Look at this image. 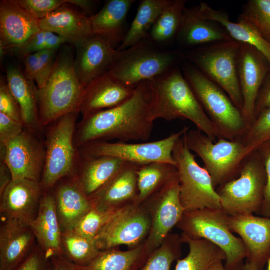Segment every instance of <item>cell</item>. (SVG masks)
<instances>
[{
    "label": "cell",
    "instance_id": "db71d44e",
    "mask_svg": "<svg viewBox=\"0 0 270 270\" xmlns=\"http://www.w3.org/2000/svg\"><path fill=\"white\" fill-rule=\"evenodd\" d=\"M223 261H218L214 263L208 270H226L222 264Z\"/></svg>",
    "mask_w": 270,
    "mask_h": 270
},
{
    "label": "cell",
    "instance_id": "cb8c5ba5",
    "mask_svg": "<svg viewBox=\"0 0 270 270\" xmlns=\"http://www.w3.org/2000/svg\"><path fill=\"white\" fill-rule=\"evenodd\" d=\"M30 226L38 246L48 258L64 256L62 246V231L52 190L44 192L37 216Z\"/></svg>",
    "mask_w": 270,
    "mask_h": 270
},
{
    "label": "cell",
    "instance_id": "ab89813d",
    "mask_svg": "<svg viewBox=\"0 0 270 270\" xmlns=\"http://www.w3.org/2000/svg\"><path fill=\"white\" fill-rule=\"evenodd\" d=\"M250 153L270 140V108L262 111L239 139Z\"/></svg>",
    "mask_w": 270,
    "mask_h": 270
},
{
    "label": "cell",
    "instance_id": "ac0fdd59",
    "mask_svg": "<svg viewBox=\"0 0 270 270\" xmlns=\"http://www.w3.org/2000/svg\"><path fill=\"white\" fill-rule=\"evenodd\" d=\"M75 48L74 70L84 88L109 71L118 52L108 41L95 34Z\"/></svg>",
    "mask_w": 270,
    "mask_h": 270
},
{
    "label": "cell",
    "instance_id": "603a6c76",
    "mask_svg": "<svg viewBox=\"0 0 270 270\" xmlns=\"http://www.w3.org/2000/svg\"><path fill=\"white\" fill-rule=\"evenodd\" d=\"M134 89L124 85L108 72L85 88L80 112L84 117L116 107L130 98Z\"/></svg>",
    "mask_w": 270,
    "mask_h": 270
},
{
    "label": "cell",
    "instance_id": "4dcf8cb0",
    "mask_svg": "<svg viewBox=\"0 0 270 270\" xmlns=\"http://www.w3.org/2000/svg\"><path fill=\"white\" fill-rule=\"evenodd\" d=\"M196 8L200 18L221 24L233 40L254 48L270 65V42L248 22L240 17L236 22H234L230 20L226 12L215 10L204 2H201Z\"/></svg>",
    "mask_w": 270,
    "mask_h": 270
},
{
    "label": "cell",
    "instance_id": "8d00e7d4",
    "mask_svg": "<svg viewBox=\"0 0 270 270\" xmlns=\"http://www.w3.org/2000/svg\"><path fill=\"white\" fill-rule=\"evenodd\" d=\"M62 246L64 256L80 266H86L100 254L94 239L87 238L73 230L62 232Z\"/></svg>",
    "mask_w": 270,
    "mask_h": 270
},
{
    "label": "cell",
    "instance_id": "816d5d0a",
    "mask_svg": "<svg viewBox=\"0 0 270 270\" xmlns=\"http://www.w3.org/2000/svg\"><path fill=\"white\" fill-rule=\"evenodd\" d=\"M13 180L12 174L5 163L0 164V196Z\"/></svg>",
    "mask_w": 270,
    "mask_h": 270
},
{
    "label": "cell",
    "instance_id": "d590c367",
    "mask_svg": "<svg viewBox=\"0 0 270 270\" xmlns=\"http://www.w3.org/2000/svg\"><path fill=\"white\" fill-rule=\"evenodd\" d=\"M178 173L176 166L166 162H155L140 166L137 172L136 202H144Z\"/></svg>",
    "mask_w": 270,
    "mask_h": 270
},
{
    "label": "cell",
    "instance_id": "ee69618b",
    "mask_svg": "<svg viewBox=\"0 0 270 270\" xmlns=\"http://www.w3.org/2000/svg\"><path fill=\"white\" fill-rule=\"evenodd\" d=\"M0 112L22 123L19 104L12 94L6 78L2 77L0 80Z\"/></svg>",
    "mask_w": 270,
    "mask_h": 270
},
{
    "label": "cell",
    "instance_id": "4316f807",
    "mask_svg": "<svg viewBox=\"0 0 270 270\" xmlns=\"http://www.w3.org/2000/svg\"><path fill=\"white\" fill-rule=\"evenodd\" d=\"M8 85L20 108L24 128L38 134H45L40 124L38 108V88L34 81L28 79L17 66H10L6 70Z\"/></svg>",
    "mask_w": 270,
    "mask_h": 270
},
{
    "label": "cell",
    "instance_id": "f907efd6",
    "mask_svg": "<svg viewBox=\"0 0 270 270\" xmlns=\"http://www.w3.org/2000/svg\"><path fill=\"white\" fill-rule=\"evenodd\" d=\"M22 59L24 64V76L29 80L36 82L39 72L38 52L27 55Z\"/></svg>",
    "mask_w": 270,
    "mask_h": 270
},
{
    "label": "cell",
    "instance_id": "52a82bcc",
    "mask_svg": "<svg viewBox=\"0 0 270 270\" xmlns=\"http://www.w3.org/2000/svg\"><path fill=\"white\" fill-rule=\"evenodd\" d=\"M183 138L188 150L204 162L216 190L240 176L244 162L250 154L239 139L219 138L214 142L198 129H188Z\"/></svg>",
    "mask_w": 270,
    "mask_h": 270
},
{
    "label": "cell",
    "instance_id": "7402d4cb",
    "mask_svg": "<svg viewBox=\"0 0 270 270\" xmlns=\"http://www.w3.org/2000/svg\"><path fill=\"white\" fill-rule=\"evenodd\" d=\"M0 270H16L37 244L30 226L0 218Z\"/></svg>",
    "mask_w": 270,
    "mask_h": 270
},
{
    "label": "cell",
    "instance_id": "ba28073f",
    "mask_svg": "<svg viewBox=\"0 0 270 270\" xmlns=\"http://www.w3.org/2000/svg\"><path fill=\"white\" fill-rule=\"evenodd\" d=\"M266 184L264 165L256 150L246 158L236 178L216 188L222 209L230 216L260 214Z\"/></svg>",
    "mask_w": 270,
    "mask_h": 270
},
{
    "label": "cell",
    "instance_id": "d6a6232c",
    "mask_svg": "<svg viewBox=\"0 0 270 270\" xmlns=\"http://www.w3.org/2000/svg\"><path fill=\"white\" fill-rule=\"evenodd\" d=\"M170 2V0H141L136 16L117 50H126L148 38L158 17Z\"/></svg>",
    "mask_w": 270,
    "mask_h": 270
},
{
    "label": "cell",
    "instance_id": "f35d334b",
    "mask_svg": "<svg viewBox=\"0 0 270 270\" xmlns=\"http://www.w3.org/2000/svg\"><path fill=\"white\" fill-rule=\"evenodd\" d=\"M240 17L270 42V0H249Z\"/></svg>",
    "mask_w": 270,
    "mask_h": 270
},
{
    "label": "cell",
    "instance_id": "f1b7e54d",
    "mask_svg": "<svg viewBox=\"0 0 270 270\" xmlns=\"http://www.w3.org/2000/svg\"><path fill=\"white\" fill-rule=\"evenodd\" d=\"M134 0H109L90 16L94 34L99 35L117 50L126 34V19Z\"/></svg>",
    "mask_w": 270,
    "mask_h": 270
},
{
    "label": "cell",
    "instance_id": "f5cc1de1",
    "mask_svg": "<svg viewBox=\"0 0 270 270\" xmlns=\"http://www.w3.org/2000/svg\"><path fill=\"white\" fill-rule=\"evenodd\" d=\"M51 260L54 264V270H80V266L70 262L64 256L54 258Z\"/></svg>",
    "mask_w": 270,
    "mask_h": 270
},
{
    "label": "cell",
    "instance_id": "bcb514c9",
    "mask_svg": "<svg viewBox=\"0 0 270 270\" xmlns=\"http://www.w3.org/2000/svg\"><path fill=\"white\" fill-rule=\"evenodd\" d=\"M257 150L262 158L266 175L264 198L260 214L270 218V140L262 144Z\"/></svg>",
    "mask_w": 270,
    "mask_h": 270
},
{
    "label": "cell",
    "instance_id": "30bf717a",
    "mask_svg": "<svg viewBox=\"0 0 270 270\" xmlns=\"http://www.w3.org/2000/svg\"><path fill=\"white\" fill-rule=\"evenodd\" d=\"M240 43L232 40L198 48L186 58L206 78L222 88L241 111L243 98L238 71Z\"/></svg>",
    "mask_w": 270,
    "mask_h": 270
},
{
    "label": "cell",
    "instance_id": "5bb4252c",
    "mask_svg": "<svg viewBox=\"0 0 270 270\" xmlns=\"http://www.w3.org/2000/svg\"><path fill=\"white\" fill-rule=\"evenodd\" d=\"M142 203L151 220L150 232L144 242L151 254L177 226L185 212L180 199L178 172Z\"/></svg>",
    "mask_w": 270,
    "mask_h": 270
},
{
    "label": "cell",
    "instance_id": "e0dca14e",
    "mask_svg": "<svg viewBox=\"0 0 270 270\" xmlns=\"http://www.w3.org/2000/svg\"><path fill=\"white\" fill-rule=\"evenodd\" d=\"M44 192L40 182L13 179L0 196V218L30 225L37 216Z\"/></svg>",
    "mask_w": 270,
    "mask_h": 270
},
{
    "label": "cell",
    "instance_id": "7dc6e473",
    "mask_svg": "<svg viewBox=\"0 0 270 270\" xmlns=\"http://www.w3.org/2000/svg\"><path fill=\"white\" fill-rule=\"evenodd\" d=\"M51 259L48 258L38 244L16 270H54Z\"/></svg>",
    "mask_w": 270,
    "mask_h": 270
},
{
    "label": "cell",
    "instance_id": "b9f144b4",
    "mask_svg": "<svg viewBox=\"0 0 270 270\" xmlns=\"http://www.w3.org/2000/svg\"><path fill=\"white\" fill-rule=\"evenodd\" d=\"M116 211L103 212L92 207L73 231L84 238L94 239Z\"/></svg>",
    "mask_w": 270,
    "mask_h": 270
},
{
    "label": "cell",
    "instance_id": "836d02e7",
    "mask_svg": "<svg viewBox=\"0 0 270 270\" xmlns=\"http://www.w3.org/2000/svg\"><path fill=\"white\" fill-rule=\"evenodd\" d=\"M182 239L188 244L190 250L186 257L177 260L175 270H208L216 262L226 260L224 252L207 240Z\"/></svg>",
    "mask_w": 270,
    "mask_h": 270
},
{
    "label": "cell",
    "instance_id": "8fae6325",
    "mask_svg": "<svg viewBox=\"0 0 270 270\" xmlns=\"http://www.w3.org/2000/svg\"><path fill=\"white\" fill-rule=\"evenodd\" d=\"M179 176L180 199L185 211L222 208L220 199L211 176L187 148L183 136L172 152Z\"/></svg>",
    "mask_w": 270,
    "mask_h": 270
},
{
    "label": "cell",
    "instance_id": "74e56055",
    "mask_svg": "<svg viewBox=\"0 0 270 270\" xmlns=\"http://www.w3.org/2000/svg\"><path fill=\"white\" fill-rule=\"evenodd\" d=\"M181 236L170 233L149 256L139 270H171V266L182 256Z\"/></svg>",
    "mask_w": 270,
    "mask_h": 270
},
{
    "label": "cell",
    "instance_id": "7bdbcfd3",
    "mask_svg": "<svg viewBox=\"0 0 270 270\" xmlns=\"http://www.w3.org/2000/svg\"><path fill=\"white\" fill-rule=\"evenodd\" d=\"M30 15L40 20L62 6L72 4L73 0H18Z\"/></svg>",
    "mask_w": 270,
    "mask_h": 270
},
{
    "label": "cell",
    "instance_id": "44dd1931",
    "mask_svg": "<svg viewBox=\"0 0 270 270\" xmlns=\"http://www.w3.org/2000/svg\"><path fill=\"white\" fill-rule=\"evenodd\" d=\"M40 30L39 20L27 12L18 0L0 1L1 58L6 51L21 45Z\"/></svg>",
    "mask_w": 270,
    "mask_h": 270
},
{
    "label": "cell",
    "instance_id": "681fc988",
    "mask_svg": "<svg viewBox=\"0 0 270 270\" xmlns=\"http://www.w3.org/2000/svg\"><path fill=\"white\" fill-rule=\"evenodd\" d=\"M269 108H270V73L266 78L258 96L254 120L262 111Z\"/></svg>",
    "mask_w": 270,
    "mask_h": 270
},
{
    "label": "cell",
    "instance_id": "9a60e30c",
    "mask_svg": "<svg viewBox=\"0 0 270 270\" xmlns=\"http://www.w3.org/2000/svg\"><path fill=\"white\" fill-rule=\"evenodd\" d=\"M44 136L24 128L19 136L5 144L4 162L13 179L40 182L46 158Z\"/></svg>",
    "mask_w": 270,
    "mask_h": 270
},
{
    "label": "cell",
    "instance_id": "7a4b0ae2",
    "mask_svg": "<svg viewBox=\"0 0 270 270\" xmlns=\"http://www.w3.org/2000/svg\"><path fill=\"white\" fill-rule=\"evenodd\" d=\"M151 82L156 96L155 120L160 118L171 122L177 119L188 120L213 141L220 138L216 128L178 68Z\"/></svg>",
    "mask_w": 270,
    "mask_h": 270
},
{
    "label": "cell",
    "instance_id": "3957f363",
    "mask_svg": "<svg viewBox=\"0 0 270 270\" xmlns=\"http://www.w3.org/2000/svg\"><path fill=\"white\" fill-rule=\"evenodd\" d=\"M74 57L72 47L61 49L49 79L42 88H38L39 118L44 128L67 114L80 113L85 88L76 76Z\"/></svg>",
    "mask_w": 270,
    "mask_h": 270
},
{
    "label": "cell",
    "instance_id": "4fadbf2b",
    "mask_svg": "<svg viewBox=\"0 0 270 270\" xmlns=\"http://www.w3.org/2000/svg\"><path fill=\"white\" fill-rule=\"evenodd\" d=\"M150 218L144 203L132 202L117 210L94 238L100 251L126 246L132 249L146 240Z\"/></svg>",
    "mask_w": 270,
    "mask_h": 270
},
{
    "label": "cell",
    "instance_id": "e575fe53",
    "mask_svg": "<svg viewBox=\"0 0 270 270\" xmlns=\"http://www.w3.org/2000/svg\"><path fill=\"white\" fill-rule=\"evenodd\" d=\"M184 0H170L151 29L148 38L154 44H165L176 38L186 9Z\"/></svg>",
    "mask_w": 270,
    "mask_h": 270
},
{
    "label": "cell",
    "instance_id": "d4e9b609",
    "mask_svg": "<svg viewBox=\"0 0 270 270\" xmlns=\"http://www.w3.org/2000/svg\"><path fill=\"white\" fill-rule=\"evenodd\" d=\"M52 190L62 231L73 230L92 208L90 198L72 176L60 180Z\"/></svg>",
    "mask_w": 270,
    "mask_h": 270
},
{
    "label": "cell",
    "instance_id": "11a10c76",
    "mask_svg": "<svg viewBox=\"0 0 270 270\" xmlns=\"http://www.w3.org/2000/svg\"><path fill=\"white\" fill-rule=\"evenodd\" d=\"M244 270H260L254 264L246 261Z\"/></svg>",
    "mask_w": 270,
    "mask_h": 270
},
{
    "label": "cell",
    "instance_id": "f546056e",
    "mask_svg": "<svg viewBox=\"0 0 270 270\" xmlns=\"http://www.w3.org/2000/svg\"><path fill=\"white\" fill-rule=\"evenodd\" d=\"M176 39L182 45L189 47L205 46L233 40L221 24L200 18L196 7L186 8Z\"/></svg>",
    "mask_w": 270,
    "mask_h": 270
},
{
    "label": "cell",
    "instance_id": "6da1fadb",
    "mask_svg": "<svg viewBox=\"0 0 270 270\" xmlns=\"http://www.w3.org/2000/svg\"><path fill=\"white\" fill-rule=\"evenodd\" d=\"M155 102L152 82H141L132 97L120 105L82 117L76 127V148L96 141L146 142L152 136L156 120Z\"/></svg>",
    "mask_w": 270,
    "mask_h": 270
},
{
    "label": "cell",
    "instance_id": "8992f818",
    "mask_svg": "<svg viewBox=\"0 0 270 270\" xmlns=\"http://www.w3.org/2000/svg\"><path fill=\"white\" fill-rule=\"evenodd\" d=\"M179 58L174 52L161 48L146 40L118 50L108 72L124 85L135 88L142 82L152 81L176 68Z\"/></svg>",
    "mask_w": 270,
    "mask_h": 270
},
{
    "label": "cell",
    "instance_id": "9c48e42d",
    "mask_svg": "<svg viewBox=\"0 0 270 270\" xmlns=\"http://www.w3.org/2000/svg\"><path fill=\"white\" fill-rule=\"evenodd\" d=\"M79 114H67L45 128L46 158L40 182L44 192L51 190L58 181L75 172L79 158L74 145Z\"/></svg>",
    "mask_w": 270,
    "mask_h": 270
},
{
    "label": "cell",
    "instance_id": "f6af8a7d",
    "mask_svg": "<svg viewBox=\"0 0 270 270\" xmlns=\"http://www.w3.org/2000/svg\"><path fill=\"white\" fill-rule=\"evenodd\" d=\"M58 49H51L38 52L39 72L36 81L38 88H42L49 79L54 68Z\"/></svg>",
    "mask_w": 270,
    "mask_h": 270
},
{
    "label": "cell",
    "instance_id": "7c38bea8",
    "mask_svg": "<svg viewBox=\"0 0 270 270\" xmlns=\"http://www.w3.org/2000/svg\"><path fill=\"white\" fill-rule=\"evenodd\" d=\"M189 129L185 127L158 141L141 143L96 141L86 144L79 148L80 154L90 156H109L140 166L164 162L176 166L172 152L178 140Z\"/></svg>",
    "mask_w": 270,
    "mask_h": 270
},
{
    "label": "cell",
    "instance_id": "5b68a950",
    "mask_svg": "<svg viewBox=\"0 0 270 270\" xmlns=\"http://www.w3.org/2000/svg\"><path fill=\"white\" fill-rule=\"evenodd\" d=\"M183 74L220 138H240L250 125L226 92L192 64L184 65Z\"/></svg>",
    "mask_w": 270,
    "mask_h": 270
},
{
    "label": "cell",
    "instance_id": "277c9868",
    "mask_svg": "<svg viewBox=\"0 0 270 270\" xmlns=\"http://www.w3.org/2000/svg\"><path fill=\"white\" fill-rule=\"evenodd\" d=\"M229 217L222 208H204L185 211L176 226L181 237L204 239L220 248L226 255V270H244L248 257L246 247L230 228Z\"/></svg>",
    "mask_w": 270,
    "mask_h": 270
},
{
    "label": "cell",
    "instance_id": "83f0119b",
    "mask_svg": "<svg viewBox=\"0 0 270 270\" xmlns=\"http://www.w3.org/2000/svg\"><path fill=\"white\" fill-rule=\"evenodd\" d=\"M126 162L109 156L82 155L72 175L90 197L106 184L124 166Z\"/></svg>",
    "mask_w": 270,
    "mask_h": 270
},
{
    "label": "cell",
    "instance_id": "2e32d148",
    "mask_svg": "<svg viewBox=\"0 0 270 270\" xmlns=\"http://www.w3.org/2000/svg\"><path fill=\"white\" fill-rule=\"evenodd\" d=\"M270 68L268 62L259 51L240 43L238 71L243 98L242 112L250 126L254 120L256 100Z\"/></svg>",
    "mask_w": 270,
    "mask_h": 270
},
{
    "label": "cell",
    "instance_id": "60d3db41",
    "mask_svg": "<svg viewBox=\"0 0 270 270\" xmlns=\"http://www.w3.org/2000/svg\"><path fill=\"white\" fill-rule=\"evenodd\" d=\"M64 38L50 31L40 30L24 43L12 50L22 58L44 50L59 48L66 43Z\"/></svg>",
    "mask_w": 270,
    "mask_h": 270
},
{
    "label": "cell",
    "instance_id": "1f68e13d",
    "mask_svg": "<svg viewBox=\"0 0 270 270\" xmlns=\"http://www.w3.org/2000/svg\"><path fill=\"white\" fill-rule=\"evenodd\" d=\"M144 243L138 248L122 250L118 248L101 251L80 270H139L150 256Z\"/></svg>",
    "mask_w": 270,
    "mask_h": 270
},
{
    "label": "cell",
    "instance_id": "484cf974",
    "mask_svg": "<svg viewBox=\"0 0 270 270\" xmlns=\"http://www.w3.org/2000/svg\"><path fill=\"white\" fill-rule=\"evenodd\" d=\"M66 4L39 20L40 29L52 32L76 47L92 35L90 16Z\"/></svg>",
    "mask_w": 270,
    "mask_h": 270
},
{
    "label": "cell",
    "instance_id": "c3c4849f",
    "mask_svg": "<svg viewBox=\"0 0 270 270\" xmlns=\"http://www.w3.org/2000/svg\"><path fill=\"white\" fill-rule=\"evenodd\" d=\"M22 123L0 112V142L6 144L17 137L24 130Z\"/></svg>",
    "mask_w": 270,
    "mask_h": 270
},
{
    "label": "cell",
    "instance_id": "ffe728a7",
    "mask_svg": "<svg viewBox=\"0 0 270 270\" xmlns=\"http://www.w3.org/2000/svg\"><path fill=\"white\" fill-rule=\"evenodd\" d=\"M142 166L126 162L102 188L90 196L92 207L103 212L117 210L137 201V172Z\"/></svg>",
    "mask_w": 270,
    "mask_h": 270
},
{
    "label": "cell",
    "instance_id": "d6986e66",
    "mask_svg": "<svg viewBox=\"0 0 270 270\" xmlns=\"http://www.w3.org/2000/svg\"><path fill=\"white\" fill-rule=\"evenodd\" d=\"M229 226L246 247V261L262 270L270 258V218L253 214L230 216Z\"/></svg>",
    "mask_w": 270,
    "mask_h": 270
},
{
    "label": "cell",
    "instance_id": "9f6ffc18",
    "mask_svg": "<svg viewBox=\"0 0 270 270\" xmlns=\"http://www.w3.org/2000/svg\"><path fill=\"white\" fill-rule=\"evenodd\" d=\"M267 264H268V270H270V258L268 260Z\"/></svg>",
    "mask_w": 270,
    "mask_h": 270
}]
</instances>
